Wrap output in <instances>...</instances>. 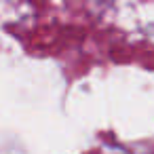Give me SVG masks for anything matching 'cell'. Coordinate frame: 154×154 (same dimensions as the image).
Instances as JSON below:
<instances>
[]
</instances>
